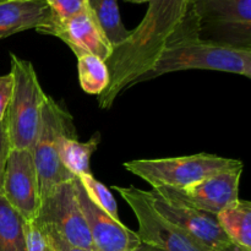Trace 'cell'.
Here are the masks:
<instances>
[{
  "label": "cell",
  "mask_w": 251,
  "mask_h": 251,
  "mask_svg": "<svg viewBox=\"0 0 251 251\" xmlns=\"http://www.w3.org/2000/svg\"><path fill=\"white\" fill-rule=\"evenodd\" d=\"M198 37L200 28L193 0H151L139 26L113 48L105 61L110 81L98 96L100 109H109L118 96L149 73L167 49Z\"/></svg>",
  "instance_id": "6da1fadb"
},
{
  "label": "cell",
  "mask_w": 251,
  "mask_h": 251,
  "mask_svg": "<svg viewBox=\"0 0 251 251\" xmlns=\"http://www.w3.org/2000/svg\"><path fill=\"white\" fill-rule=\"evenodd\" d=\"M196 69L223 71L251 78V50L203 41L200 37L188 39L167 49L153 68L135 81V85L166 74Z\"/></svg>",
  "instance_id": "7a4b0ae2"
},
{
  "label": "cell",
  "mask_w": 251,
  "mask_h": 251,
  "mask_svg": "<svg viewBox=\"0 0 251 251\" xmlns=\"http://www.w3.org/2000/svg\"><path fill=\"white\" fill-rule=\"evenodd\" d=\"M11 56L12 93L4 117L10 150L32 151L39 129L41 112L48 96L42 90L31 61Z\"/></svg>",
  "instance_id": "3957f363"
},
{
  "label": "cell",
  "mask_w": 251,
  "mask_h": 251,
  "mask_svg": "<svg viewBox=\"0 0 251 251\" xmlns=\"http://www.w3.org/2000/svg\"><path fill=\"white\" fill-rule=\"evenodd\" d=\"M124 168L144 179L153 189H181L218 173L242 169L244 164L239 159L198 153L171 158L134 159L125 162Z\"/></svg>",
  "instance_id": "277c9868"
},
{
  "label": "cell",
  "mask_w": 251,
  "mask_h": 251,
  "mask_svg": "<svg viewBox=\"0 0 251 251\" xmlns=\"http://www.w3.org/2000/svg\"><path fill=\"white\" fill-rule=\"evenodd\" d=\"M68 134H76L73 117L53 98L47 97L42 107L38 134L32 149L41 200L56 186L76 178L64 168L59 159V139Z\"/></svg>",
  "instance_id": "5b68a950"
},
{
  "label": "cell",
  "mask_w": 251,
  "mask_h": 251,
  "mask_svg": "<svg viewBox=\"0 0 251 251\" xmlns=\"http://www.w3.org/2000/svg\"><path fill=\"white\" fill-rule=\"evenodd\" d=\"M200 38L251 50V0H193Z\"/></svg>",
  "instance_id": "8992f818"
},
{
  "label": "cell",
  "mask_w": 251,
  "mask_h": 251,
  "mask_svg": "<svg viewBox=\"0 0 251 251\" xmlns=\"http://www.w3.org/2000/svg\"><path fill=\"white\" fill-rule=\"evenodd\" d=\"M129 205L139 223L137 235L145 245L161 251H210L185 232L159 215L152 206L149 191L135 186L113 185Z\"/></svg>",
  "instance_id": "52a82bcc"
},
{
  "label": "cell",
  "mask_w": 251,
  "mask_h": 251,
  "mask_svg": "<svg viewBox=\"0 0 251 251\" xmlns=\"http://www.w3.org/2000/svg\"><path fill=\"white\" fill-rule=\"evenodd\" d=\"M75 179L60 184L42 199L36 222L50 228L71 247L96 251L76 196Z\"/></svg>",
  "instance_id": "ba28073f"
},
{
  "label": "cell",
  "mask_w": 251,
  "mask_h": 251,
  "mask_svg": "<svg viewBox=\"0 0 251 251\" xmlns=\"http://www.w3.org/2000/svg\"><path fill=\"white\" fill-rule=\"evenodd\" d=\"M2 196L26 222L36 221L41 196L32 151L10 150L5 166Z\"/></svg>",
  "instance_id": "9c48e42d"
},
{
  "label": "cell",
  "mask_w": 251,
  "mask_h": 251,
  "mask_svg": "<svg viewBox=\"0 0 251 251\" xmlns=\"http://www.w3.org/2000/svg\"><path fill=\"white\" fill-rule=\"evenodd\" d=\"M242 173L243 168L218 173L181 189L158 188L153 190L172 200L217 216L221 211L239 200Z\"/></svg>",
  "instance_id": "30bf717a"
},
{
  "label": "cell",
  "mask_w": 251,
  "mask_h": 251,
  "mask_svg": "<svg viewBox=\"0 0 251 251\" xmlns=\"http://www.w3.org/2000/svg\"><path fill=\"white\" fill-rule=\"evenodd\" d=\"M149 194L152 206L159 215L180 228L207 250L216 251L230 244L216 215L184 205L154 190L149 191Z\"/></svg>",
  "instance_id": "8fae6325"
},
{
  "label": "cell",
  "mask_w": 251,
  "mask_h": 251,
  "mask_svg": "<svg viewBox=\"0 0 251 251\" xmlns=\"http://www.w3.org/2000/svg\"><path fill=\"white\" fill-rule=\"evenodd\" d=\"M37 32L58 37L77 58L92 54L107 61L112 55L113 47L98 26L88 5L78 14L64 21L50 22Z\"/></svg>",
  "instance_id": "7c38bea8"
},
{
  "label": "cell",
  "mask_w": 251,
  "mask_h": 251,
  "mask_svg": "<svg viewBox=\"0 0 251 251\" xmlns=\"http://www.w3.org/2000/svg\"><path fill=\"white\" fill-rule=\"evenodd\" d=\"M75 190L96 251H134L141 245L137 233L120 220H114L88 198L77 178Z\"/></svg>",
  "instance_id": "4fadbf2b"
},
{
  "label": "cell",
  "mask_w": 251,
  "mask_h": 251,
  "mask_svg": "<svg viewBox=\"0 0 251 251\" xmlns=\"http://www.w3.org/2000/svg\"><path fill=\"white\" fill-rule=\"evenodd\" d=\"M51 14L44 0H5L0 2V39L11 34L46 27Z\"/></svg>",
  "instance_id": "5bb4252c"
},
{
  "label": "cell",
  "mask_w": 251,
  "mask_h": 251,
  "mask_svg": "<svg viewBox=\"0 0 251 251\" xmlns=\"http://www.w3.org/2000/svg\"><path fill=\"white\" fill-rule=\"evenodd\" d=\"M100 141V134L93 135L86 142L78 141L76 139V134H68L61 136L59 139L58 153L64 168L76 178L81 174L91 173L90 159L93 152L97 150Z\"/></svg>",
  "instance_id": "9a60e30c"
},
{
  "label": "cell",
  "mask_w": 251,
  "mask_h": 251,
  "mask_svg": "<svg viewBox=\"0 0 251 251\" xmlns=\"http://www.w3.org/2000/svg\"><path fill=\"white\" fill-rule=\"evenodd\" d=\"M221 228L230 243L251 251V203L238 200L217 215Z\"/></svg>",
  "instance_id": "2e32d148"
},
{
  "label": "cell",
  "mask_w": 251,
  "mask_h": 251,
  "mask_svg": "<svg viewBox=\"0 0 251 251\" xmlns=\"http://www.w3.org/2000/svg\"><path fill=\"white\" fill-rule=\"evenodd\" d=\"M87 5L113 48L129 37L130 31L125 28L120 17L118 0H87Z\"/></svg>",
  "instance_id": "e0dca14e"
},
{
  "label": "cell",
  "mask_w": 251,
  "mask_h": 251,
  "mask_svg": "<svg viewBox=\"0 0 251 251\" xmlns=\"http://www.w3.org/2000/svg\"><path fill=\"white\" fill-rule=\"evenodd\" d=\"M0 251H27L25 220L0 194Z\"/></svg>",
  "instance_id": "ac0fdd59"
},
{
  "label": "cell",
  "mask_w": 251,
  "mask_h": 251,
  "mask_svg": "<svg viewBox=\"0 0 251 251\" xmlns=\"http://www.w3.org/2000/svg\"><path fill=\"white\" fill-rule=\"evenodd\" d=\"M78 80L86 93L100 96L109 85V71L104 60L87 54L77 58Z\"/></svg>",
  "instance_id": "d6986e66"
},
{
  "label": "cell",
  "mask_w": 251,
  "mask_h": 251,
  "mask_svg": "<svg viewBox=\"0 0 251 251\" xmlns=\"http://www.w3.org/2000/svg\"><path fill=\"white\" fill-rule=\"evenodd\" d=\"M77 179L80 180L81 185H82L83 190L86 191L88 198H90L98 207H100L103 211H105V212L109 216H112L114 220H119L117 201H115L113 194L110 193L109 189H108L104 184L98 181L91 173L81 174L80 176H77Z\"/></svg>",
  "instance_id": "ffe728a7"
},
{
  "label": "cell",
  "mask_w": 251,
  "mask_h": 251,
  "mask_svg": "<svg viewBox=\"0 0 251 251\" xmlns=\"http://www.w3.org/2000/svg\"><path fill=\"white\" fill-rule=\"evenodd\" d=\"M25 237L27 251H56L46 228L36 221H25Z\"/></svg>",
  "instance_id": "44dd1931"
},
{
  "label": "cell",
  "mask_w": 251,
  "mask_h": 251,
  "mask_svg": "<svg viewBox=\"0 0 251 251\" xmlns=\"http://www.w3.org/2000/svg\"><path fill=\"white\" fill-rule=\"evenodd\" d=\"M51 14L50 22H60L78 14L87 6V0H44Z\"/></svg>",
  "instance_id": "7402d4cb"
},
{
  "label": "cell",
  "mask_w": 251,
  "mask_h": 251,
  "mask_svg": "<svg viewBox=\"0 0 251 251\" xmlns=\"http://www.w3.org/2000/svg\"><path fill=\"white\" fill-rule=\"evenodd\" d=\"M12 93V76L10 74L0 76V122L4 120L5 112Z\"/></svg>",
  "instance_id": "603a6c76"
},
{
  "label": "cell",
  "mask_w": 251,
  "mask_h": 251,
  "mask_svg": "<svg viewBox=\"0 0 251 251\" xmlns=\"http://www.w3.org/2000/svg\"><path fill=\"white\" fill-rule=\"evenodd\" d=\"M10 152L9 140L5 131L4 122H0V194H2V184H4V173L6 159Z\"/></svg>",
  "instance_id": "cb8c5ba5"
},
{
  "label": "cell",
  "mask_w": 251,
  "mask_h": 251,
  "mask_svg": "<svg viewBox=\"0 0 251 251\" xmlns=\"http://www.w3.org/2000/svg\"><path fill=\"white\" fill-rule=\"evenodd\" d=\"M43 227H44V226H43ZM44 228H46L47 232H48L49 237H50L51 242H53V245H54V248H55L56 251H87V250L80 249V248L71 247L70 244H68L65 240L61 239V238L59 237V235L56 234L54 230H51L50 228H48V227H44Z\"/></svg>",
  "instance_id": "d4e9b609"
},
{
  "label": "cell",
  "mask_w": 251,
  "mask_h": 251,
  "mask_svg": "<svg viewBox=\"0 0 251 251\" xmlns=\"http://www.w3.org/2000/svg\"><path fill=\"white\" fill-rule=\"evenodd\" d=\"M216 251H248V250L243 249V248H240V247H238V245H235V244H233V243H230V244L226 245V247L221 248V249H218V250H216Z\"/></svg>",
  "instance_id": "484cf974"
},
{
  "label": "cell",
  "mask_w": 251,
  "mask_h": 251,
  "mask_svg": "<svg viewBox=\"0 0 251 251\" xmlns=\"http://www.w3.org/2000/svg\"><path fill=\"white\" fill-rule=\"evenodd\" d=\"M134 251H161V250L154 249V248H151V247H149V245H145L141 243V245H140V247Z\"/></svg>",
  "instance_id": "4316f807"
},
{
  "label": "cell",
  "mask_w": 251,
  "mask_h": 251,
  "mask_svg": "<svg viewBox=\"0 0 251 251\" xmlns=\"http://www.w3.org/2000/svg\"><path fill=\"white\" fill-rule=\"evenodd\" d=\"M127 2H134V4H142V2H150L151 0H125Z\"/></svg>",
  "instance_id": "83f0119b"
},
{
  "label": "cell",
  "mask_w": 251,
  "mask_h": 251,
  "mask_svg": "<svg viewBox=\"0 0 251 251\" xmlns=\"http://www.w3.org/2000/svg\"><path fill=\"white\" fill-rule=\"evenodd\" d=\"M2 1H5V0H0V2H2Z\"/></svg>",
  "instance_id": "f1b7e54d"
}]
</instances>
